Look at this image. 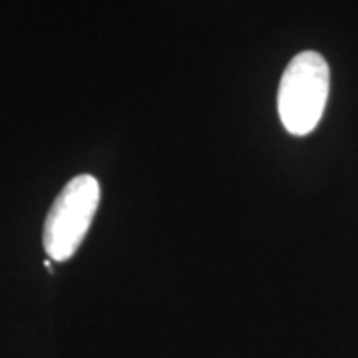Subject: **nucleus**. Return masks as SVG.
<instances>
[{"label":"nucleus","instance_id":"f257e3e1","mask_svg":"<svg viewBox=\"0 0 358 358\" xmlns=\"http://www.w3.org/2000/svg\"><path fill=\"white\" fill-rule=\"evenodd\" d=\"M331 88V70L319 52H301L285 68L279 84V117L293 136H307L322 120Z\"/></svg>","mask_w":358,"mask_h":358},{"label":"nucleus","instance_id":"f03ea898","mask_svg":"<svg viewBox=\"0 0 358 358\" xmlns=\"http://www.w3.org/2000/svg\"><path fill=\"white\" fill-rule=\"evenodd\" d=\"M100 205V183L90 173L72 178L54 199L44 221L42 243L52 261H68L82 245Z\"/></svg>","mask_w":358,"mask_h":358}]
</instances>
